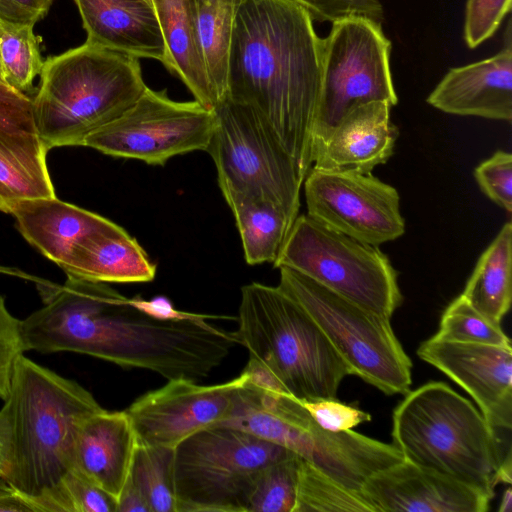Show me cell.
Segmentation results:
<instances>
[{"mask_svg":"<svg viewBox=\"0 0 512 512\" xmlns=\"http://www.w3.org/2000/svg\"><path fill=\"white\" fill-rule=\"evenodd\" d=\"M303 8L318 22H335L343 18L361 16L378 23L384 20L380 0H287Z\"/></svg>","mask_w":512,"mask_h":512,"instance_id":"cell-37","label":"cell"},{"mask_svg":"<svg viewBox=\"0 0 512 512\" xmlns=\"http://www.w3.org/2000/svg\"><path fill=\"white\" fill-rule=\"evenodd\" d=\"M417 355L462 387L493 429L511 430V345L458 343L432 336L421 343Z\"/></svg>","mask_w":512,"mask_h":512,"instance_id":"cell-16","label":"cell"},{"mask_svg":"<svg viewBox=\"0 0 512 512\" xmlns=\"http://www.w3.org/2000/svg\"><path fill=\"white\" fill-rule=\"evenodd\" d=\"M40 78L33 114L48 151L84 146L148 87L138 58L88 42L45 60Z\"/></svg>","mask_w":512,"mask_h":512,"instance_id":"cell-5","label":"cell"},{"mask_svg":"<svg viewBox=\"0 0 512 512\" xmlns=\"http://www.w3.org/2000/svg\"><path fill=\"white\" fill-rule=\"evenodd\" d=\"M21 320L8 310L5 299L0 295V399L4 400L17 359L24 354Z\"/></svg>","mask_w":512,"mask_h":512,"instance_id":"cell-38","label":"cell"},{"mask_svg":"<svg viewBox=\"0 0 512 512\" xmlns=\"http://www.w3.org/2000/svg\"><path fill=\"white\" fill-rule=\"evenodd\" d=\"M138 439L126 412L104 408L80 424L73 447L72 470L116 502L130 475Z\"/></svg>","mask_w":512,"mask_h":512,"instance_id":"cell-20","label":"cell"},{"mask_svg":"<svg viewBox=\"0 0 512 512\" xmlns=\"http://www.w3.org/2000/svg\"><path fill=\"white\" fill-rule=\"evenodd\" d=\"M512 461L511 449L506 453L495 474V484L499 483L511 484L512 482Z\"/></svg>","mask_w":512,"mask_h":512,"instance_id":"cell-45","label":"cell"},{"mask_svg":"<svg viewBox=\"0 0 512 512\" xmlns=\"http://www.w3.org/2000/svg\"><path fill=\"white\" fill-rule=\"evenodd\" d=\"M508 22L504 45L495 55L451 68L427 97L448 114L510 122L512 119V44Z\"/></svg>","mask_w":512,"mask_h":512,"instance_id":"cell-18","label":"cell"},{"mask_svg":"<svg viewBox=\"0 0 512 512\" xmlns=\"http://www.w3.org/2000/svg\"><path fill=\"white\" fill-rule=\"evenodd\" d=\"M0 409L2 478L32 512L72 471L75 437L82 421L103 407L78 382L32 361H16Z\"/></svg>","mask_w":512,"mask_h":512,"instance_id":"cell-3","label":"cell"},{"mask_svg":"<svg viewBox=\"0 0 512 512\" xmlns=\"http://www.w3.org/2000/svg\"><path fill=\"white\" fill-rule=\"evenodd\" d=\"M128 303L142 313L161 321H182L201 319H233L236 317L200 314L181 311L175 308L172 301L163 295L154 296L151 299H144L140 296L128 298Z\"/></svg>","mask_w":512,"mask_h":512,"instance_id":"cell-41","label":"cell"},{"mask_svg":"<svg viewBox=\"0 0 512 512\" xmlns=\"http://www.w3.org/2000/svg\"><path fill=\"white\" fill-rule=\"evenodd\" d=\"M277 285L314 320L350 370L387 395H405L412 362L390 318L369 311L287 267Z\"/></svg>","mask_w":512,"mask_h":512,"instance_id":"cell-9","label":"cell"},{"mask_svg":"<svg viewBox=\"0 0 512 512\" xmlns=\"http://www.w3.org/2000/svg\"><path fill=\"white\" fill-rule=\"evenodd\" d=\"M43 306L21 320L26 352H72L167 380L200 381L239 345L209 319L161 321L137 310L107 283L67 277L41 285Z\"/></svg>","mask_w":512,"mask_h":512,"instance_id":"cell-1","label":"cell"},{"mask_svg":"<svg viewBox=\"0 0 512 512\" xmlns=\"http://www.w3.org/2000/svg\"><path fill=\"white\" fill-rule=\"evenodd\" d=\"M311 417L325 430L341 432L371 420V415L336 398L299 400Z\"/></svg>","mask_w":512,"mask_h":512,"instance_id":"cell-39","label":"cell"},{"mask_svg":"<svg viewBox=\"0 0 512 512\" xmlns=\"http://www.w3.org/2000/svg\"><path fill=\"white\" fill-rule=\"evenodd\" d=\"M217 123L214 110L179 102L149 87L119 117L92 132L84 146L115 157L165 165L178 155L206 151Z\"/></svg>","mask_w":512,"mask_h":512,"instance_id":"cell-13","label":"cell"},{"mask_svg":"<svg viewBox=\"0 0 512 512\" xmlns=\"http://www.w3.org/2000/svg\"><path fill=\"white\" fill-rule=\"evenodd\" d=\"M375 512L361 490L348 488L299 457L293 512Z\"/></svg>","mask_w":512,"mask_h":512,"instance_id":"cell-29","label":"cell"},{"mask_svg":"<svg viewBox=\"0 0 512 512\" xmlns=\"http://www.w3.org/2000/svg\"><path fill=\"white\" fill-rule=\"evenodd\" d=\"M498 510L499 512L512 511V490L510 487L504 491Z\"/></svg>","mask_w":512,"mask_h":512,"instance_id":"cell-46","label":"cell"},{"mask_svg":"<svg viewBox=\"0 0 512 512\" xmlns=\"http://www.w3.org/2000/svg\"><path fill=\"white\" fill-rule=\"evenodd\" d=\"M86 42L138 59H153L168 69L165 42L148 0H74Z\"/></svg>","mask_w":512,"mask_h":512,"instance_id":"cell-21","label":"cell"},{"mask_svg":"<svg viewBox=\"0 0 512 512\" xmlns=\"http://www.w3.org/2000/svg\"><path fill=\"white\" fill-rule=\"evenodd\" d=\"M461 296L481 315L500 324L512 300V223L506 222L485 249Z\"/></svg>","mask_w":512,"mask_h":512,"instance_id":"cell-26","label":"cell"},{"mask_svg":"<svg viewBox=\"0 0 512 512\" xmlns=\"http://www.w3.org/2000/svg\"><path fill=\"white\" fill-rule=\"evenodd\" d=\"M47 152L38 135L0 129V211L8 213L21 199L56 196Z\"/></svg>","mask_w":512,"mask_h":512,"instance_id":"cell-25","label":"cell"},{"mask_svg":"<svg viewBox=\"0 0 512 512\" xmlns=\"http://www.w3.org/2000/svg\"><path fill=\"white\" fill-rule=\"evenodd\" d=\"M168 55V71L188 88L194 100L214 110L213 94L199 48L194 0H151Z\"/></svg>","mask_w":512,"mask_h":512,"instance_id":"cell-24","label":"cell"},{"mask_svg":"<svg viewBox=\"0 0 512 512\" xmlns=\"http://www.w3.org/2000/svg\"><path fill=\"white\" fill-rule=\"evenodd\" d=\"M8 213L21 235L61 269L84 239L114 223L56 196L18 200Z\"/></svg>","mask_w":512,"mask_h":512,"instance_id":"cell-22","label":"cell"},{"mask_svg":"<svg viewBox=\"0 0 512 512\" xmlns=\"http://www.w3.org/2000/svg\"><path fill=\"white\" fill-rule=\"evenodd\" d=\"M293 454L238 428L203 429L174 448L177 512H248L260 473Z\"/></svg>","mask_w":512,"mask_h":512,"instance_id":"cell-8","label":"cell"},{"mask_svg":"<svg viewBox=\"0 0 512 512\" xmlns=\"http://www.w3.org/2000/svg\"><path fill=\"white\" fill-rule=\"evenodd\" d=\"M481 191L507 213L512 212V155L498 150L474 170Z\"/></svg>","mask_w":512,"mask_h":512,"instance_id":"cell-35","label":"cell"},{"mask_svg":"<svg viewBox=\"0 0 512 512\" xmlns=\"http://www.w3.org/2000/svg\"><path fill=\"white\" fill-rule=\"evenodd\" d=\"M287 0H238L227 98L252 108L305 179L322 79V38Z\"/></svg>","mask_w":512,"mask_h":512,"instance_id":"cell-2","label":"cell"},{"mask_svg":"<svg viewBox=\"0 0 512 512\" xmlns=\"http://www.w3.org/2000/svg\"><path fill=\"white\" fill-rule=\"evenodd\" d=\"M116 512H151L146 496L131 472L117 500Z\"/></svg>","mask_w":512,"mask_h":512,"instance_id":"cell-43","label":"cell"},{"mask_svg":"<svg viewBox=\"0 0 512 512\" xmlns=\"http://www.w3.org/2000/svg\"><path fill=\"white\" fill-rule=\"evenodd\" d=\"M392 438L404 460L493 498L495 474L506 455L501 439L446 383L428 382L405 394L393 412Z\"/></svg>","mask_w":512,"mask_h":512,"instance_id":"cell-6","label":"cell"},{"mask_svg":"<svg viewBox=\"0 0 512 512\" xmlns=\"http://www.w3.org/2000/svg\"><path fill=\"white\" fill-rule=\"evenodd\" d=\"M303 184L307 215L335 231L374 246L405 233L398 191L372 173L311 167Z\"/></svg>","mask_w":512,"mask_h":512,"instance_id":"cell-14","label":"cell"},{"mask_svg":"<svg viewBox=\"0 0 512 512\" xmlns=\"http://www.w3.org/2000/svg\"><path fill=\"white\" fill-rule=\"evenodd\" d=\"M68 277L100 283H146L156 265L124 228L113 223L84 239L62 268Z\"/></svg>","mask_w":512,"mask_h":512,"instance_id":"cell-23","label":"cell"},{"mask_svg":"<svg viewBox=\"0 0 512 512\" xmlns=\"http://www.w3.org/2000/svg\"><path fill=\"white\" fill-rule=\"evenodd\" d=\"M237 1L194 0L199 48L217 106L227 96L228 60Z\"/></svg>","mask_w":512,"mask_h":512,"instance_id":"cell-28","label":"cell"},{"mask_svg":"<svg viewBox=\"0 0 512 512\" xmlns=\"http://www.w3.org/2000/svg\"><path fill=\"white\" fill-rule=\"evenodd\" d=\"M222 195L232 211L249 265L274 263L292 223L277 205L231 191Z\"/></svg>","mask_w":512,"mask_h":512,"instance_id":"cell-27","label":"cell"},{"mask_svg":"<svg viewBox=\"0 0 512 512\" xmlns=\"http://www.w3.org/2000/svg\"><path fill=\"white\" fill-rule=\"evenodd\" d=\"M12 490L2 477H0V491Z\"/></svg>","mask_w":512,"mask_h":512,"instance_id":"cell-47","label":"cell"},{"mask_svg":"<svg viewBox=\"0 0 512 512\" xmlns=\"http://www.w3.org/2000/svg\"><path fill=\"white\" fill-rule=\"evenodd\" d=\"M206 150L214 161L221 192L272 202L293 224L300 208L302 176L270 128L249 106L225 98Z\"/></svg>","mask_w":512,"mask_h":512,"instance_id":"cell-11","label":"cell"},{"mask_svg":"<svg viewBox=\"0 0 512 512\" xmlns=\"http://www.w3.org/2000/svg\"><path fill=\"white\" fill-rule=\"evenodd\" d=\"M391 105L377 101L351 109L311 152L312 168L371 173L393 155L399 130Z\"/></svg>","mask_w":512,"mask_h":512,"instance_id":"cell-19","label":"cell"},{"mask_svg":"<svg viewBox=\"0 0 512 512\" xmlns=\"http://www.w3.org/2000/svg\"><path fill=\"white\" fill-rule=\"evenodd\" d=\"M299 456L293 454L267 466L259 475L248 512H293Z\"/></svg>","mask_w":512,"mask_h":512,"instance_id":"cell-33","label":"cell"},{"mask_svg":"<svg viewBox=\"0 0 512 512\" xmlns=\"http://www.w3.org/2000/svg\"><path fill=\"white\" fill-rule=\"evenodd\" d=\"M248 379L243 369L223 383L201 385L177 378L147 391L126 409L138 444L174 449L191 435L221 425L231 412L236 391Z\"/></svg>","mask_w":512,"mask_h":512,"instance_id":"cell-15","label":"cell"},{"mask_svg":"<svg viewBox=\"0 0 512 512\" xmlns=\"http://www.w3.org/2000/svg\"><path fill=\"white\" fill-rule=\"evenodd\" d=\"M30 511L26 503L13 491H0V512Z\"/></svg>","mask_w":512,"mask_h":512,"instance_id":"cell-44","label":"cell"},{"mask_svg":"<svg viewBox=\"0 0 512 512\" xmlns=\"http://www.w3.org/2000/svg\"><path fill=\"white\" fill-rule=\"evenodd\" d=\"M0 82H4V78H3V74H2V69H1V63H0Z\"/></svg>","mask_w":512,"mask_h":512,"instance_id":"cell-48","label":"cell"},{"mask_svg":"<svg viewBox=\"0 0 512 512\" xmlns=\"http://www.w3.org/2000/svg\"><path fill=\"white\" fill-rule=\"evenodd\" d=\"M116 500L75 471L69 472L42 512H116Z\"/></svg>","mask_w":512,"mask_h":512,"instance_id":"cell-34","label":"cell"},{"mask_svg":"<svg viewBox=\"0 0 512 512\" xmlns=\"http://www.w3.org/2000/svg\"><path fill=\"white\" fill-rule=\"evenodd\" d=\"M0 129L14 134L38 135L32 98L0 82Z\"/></svg>","mask_w":512,"mask_h":512,"instance_id":"cell-40","label":"cell"},{"mask_svg":"<svg viewBox=\"0 0 512 512\" xmlns=\"http://www.w3.org/2000/svg\"><path fill=\"white\" fill-rule=\"evenodd\" d=\"M392 45L381 23L352 16L332 23L322 38V79L311 152L353 108L370 102L394 106Z\"/></svg>","mask_w":512,"mask_h":512,"instance_id":"cell-12","label":"cell"},{"mask_svg":"<svg viewBox=\"0 0 512 512\" xmlns=\"http://www.w3.org/2000/svg\"><path fill=\"white\" fill-rule=\"evenodd\" d=\"M148 1H150V2H151V0H148Z\"/></svg>","mask_w":512,"mask_h":512,"instance_id":"cell-50","label":"cell"},{"mask_svg":"<svg viewBox=\"0 0 512 512\" xmlns=\"http://www.w3.org/2000/svg\"><path fill=\"white\" fill-rule=\"evenodd\" d=\"M173 460V448L138 444L131 475L144 492L151 512H177Z\"/></svg>","mask_w":512,"mask_h":512,"instance_id":"cell-31","label":"cell"},{"mask_svg":"<svg viewBox=\"0 0 512 512\" xmlns=\"http://www.w3.org/2000/svg\"><path fill=\"white\" fill-rule=\"evenodd\" d=\"M30 24L0 22V63L4 82L27 95L41 74L39 39Z\"/></svg>","mask_w":512,"mask_h":512,"instance_id":"cell-30","label":"cell"},{"mask_svg":"<svg viewBox=\"0 0 512 512\" xmlns=\"http://www.w3.org/2000/svg\"><path fill=\"white\" fill-rule=\"evenodd\" d=\"M287 267L359 306L391 318L403 296L398 272L378 246L298 215L273 263Z\"/></svg>","mask_w":512,"mask_h":512,"instance_id":"cell-10","label":"cell"},{"mask_svg":"<svg viewBox=\"0 0 512 512\" xmlns=\"http://www.w3.org/2000/svg\"><path fill=\"white\" fill-rule=\"evenodd\" d=\"M54 0H0V22L35 25Z\"/></svg>","mask_w":512,"mask_h":512,"instance_id":"cell-42","label":"cell"},{"mask_svg":"<svg viewBox=\"0 0 512 512\" xmlns=\"http://www.w3.org/2000/svg\"><path fill=\"white\" fill-rule=\"evenodd\" d=\"M236 321L234 333L249 354L245 369L298 400L336 398L351 375L314 320L278 286L244 285Z\"/></svg>","mask_w":512,"mask_h":512,"instance_id":"cell-4","label":"cell"},{"mask_svg":"<svg viewBox=\"0 0 512 512\" xmlns=\"http://www.w3.org/2000/svg\"><path fill=\"white\" fill-rule=\"evenodd\" d=\"M512 0H467L464 39L471 49L488 40L511 10Z\"/></svg>","mask_w":512,"mask_h":512,"instance_id":"cell-36","label":"cell"},{"mask_svg":"<svg viewBox=\"0 0 512 512\" xmlns=\"http://www.w3.org/2000/svg\"><path fill=\"white\" fill-rule=\"evenodd\" d=\"M361 491L375 512H486L479 490L402 460L369 476Z\"/></svg>","mask_w":512,"mask_h":512,"instance_id":"cell-17","label":"cell"},{"mask_svg":"<svg viewBox=\"0 0 512 512\" xmlns=\"http://www.w3.org/2000/svg\"><path fill=\"white\" fill-rule=\"evenodd\" d=\"M279 445L342 485L361 490L365 480L404 458L393 445L353 430L323 429L298 399L250 380L235 394L221 424Z\"/></svg>","mask_w":512,"mask_h":512,"instance_id":"cell-7","label":"cell"},{"mask_svg":"<svg viewBox=\"0 0 512 512\" xmlns=\"http://www.w3.org/2000/svg\"><path fill=\"white\" fill-rule=\"evenodd\" d=\"M434 337L458 343L511 345L500 324L481 315L461 295L443 312Z\"/></svg>","mask_w":512,"mask_h":512,"instance_id":"cell-32","label":"cell"},{"mask_svg":"<svg viewBox=\"0 0 512 512\" xmlns=\"http://www.w3.org/2000/svg\"><path fill=\"white\" fill-rule=\"evenodd\" d=\"M0 477H2V464H1V459H0Z\"/></svg>","mask_w":512,"mask_h":512,"instance_id":"cell-49","label":"cell"}]
</instances>
